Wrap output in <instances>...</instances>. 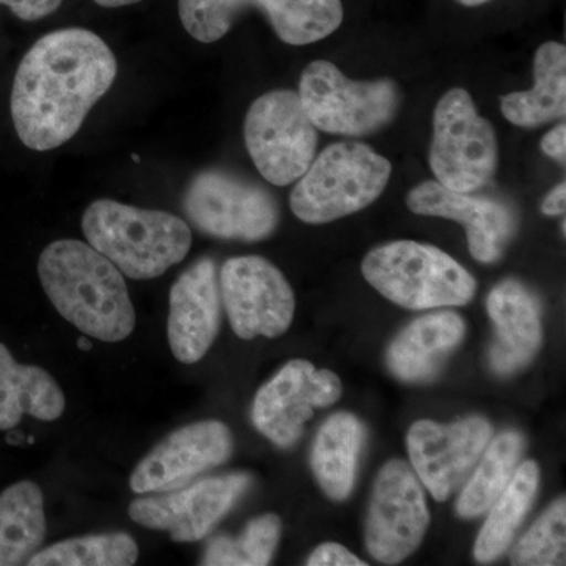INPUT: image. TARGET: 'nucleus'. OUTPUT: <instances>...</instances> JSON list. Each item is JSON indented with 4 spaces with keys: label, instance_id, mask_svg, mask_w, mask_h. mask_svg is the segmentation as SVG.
Returning a JSON list of instances; mask_svg holds the SVG:
<instances>
[{
    "label": "nucleus",
    "instance_id": "b1692460",
    "mask_svg": "<svg viewBox=\"0 0 566 566\" xmlns=\"http://www.w3.org/2000/svg\"><path fill=\"white\" fill-rule=\"evenodd\" d=\"M46 535L44 499L33 482H18L0 494V566L28 565Z\"/></svg>",
    "mask_w": 566,
    "mask_h": 566
},
{
    "label": "nucleus",
    "instance_id": "e433bc0d",
    "mask_svg": "<svg viewBox=\"0 0 566 566\" xmlns=\"http://www.w3.org/2000/svg\"><path fill=\"white\" fill-rule=\"evenodd\" d=\"M457 2L464 7H480L483 3L490 2V0H457Z\"/></svg>",
    "mask_w": 566,
    "mask_h": 566
},
{
    "label": "nucleus",
    "instance_id": "f257e3e1",
    "mask_svg": "<svg viewBox=\"0 0 566 566\" xmlns=\"http://www.w3.org/2000/svg\"><path fill=\"white\" fill-rule=\"evenodd\" d=\"M117 73L114 52L87 29L41 36L22 57L11 88V118L22 144L50 151L73 139Z\"/></svg>",
    "mask_w": 566,
    "mask_h": 566
},
{
    "label": "nucleus",
    "instance_id": "39448f33",
    "mask_svg": "<svg viewBox=\"0 0 566 566\" xmlns=\"http://www.w3.org/2000/svg\"><path fill=\"white\" fill-rule=\"evenodd\" d=\"M365 281L400 307H460L474 300V275L436 245L392 241L365 255Z\"/></svg>",
    "mask_w": 566,
    "mask_h": 566
},
{
    "label": "nucleus",
    "instance_id": "dca6fc26",
    "mask_svg": "<svg viewBox=\"0 0 566 566\" xmlns=\"http://www.w3.org/2000/svg\"><path fill=\"white\" fill-rule=\"evenodd\" d=\"M233 436L226 423L207 420L178 428L134 469L129 485L136 494L163 493L188 485L202 472L226 463Z\"/></svg>",
    "mask_w": 566,
    "mask_h": 566
},
{
    "label": "nucleus",
    "instance_id": "f3484780",
    "mask_svg": "<svg viewBox=\"0 0 566 566\" xmlns=\"http://www.w3.org/2000/svg\"><path fill=\"white\" fill-rule=\"evenodd\" d=\"M409 210L420 216L460 222L468 234L469 252L480 263H495L515 237L517 216L509 203L423 181L406 197Z\"/></svg>",
    "mask_w": 566,
    "mask_h": 566
},
{
    "label": "nucleus",
    "instance_id": "f8f14e48",
    "mask_svg": "<svg viewBox=\"0 0 566 566\" xmlns=\"http://www.w3.org/2000/svg\"><path fill=\"white\" fill-rule=\"evenodd\" d=\"M428 524L430 513L419 479L405 461H389L376 476L368 509V553L381 564H400L420 546Z\"/></svg>",
    "mask_w": 566,
    "mask_h": 566
},
{
    "label": "nucleus",
    "instance_id": "a878e982",
    "mask_svg": "<svg viewBox=\"0 0 566 566\" xmlns=\"http://www.w3.org/2000/svg\"><path fill=\"white\" fill-rule=\"evenodd\" d=\"M523 449L524 439L516 431H504L486 446L475 474L458 499V516L472 520L493 506L515 475Z\"/></svg>",
    "mask_w": 566,
    "mask_h": 566
},
{
    "label": "nucleus",
    "instance_id": "ddd939ff",
    "mask_svg": "<svg viewBox=\"0 0 566 566\" xmlns=\"http://www.w3.org/2000/svg\"><path fill=\"white\" fill-rule=\"evenodd\" d=\"M342 392L344 386L334 371L316 370L308 360H290L256 392L252 422L273 444L286 449L303 436L315 408L337 403Z\"/></svg>",
    "mask_w": 566,
    "mask_h": 566
},
{
    "label": "nucleus",
    "instance_id": "2eb2a0df",
    "mask_svg": "<svg viewBox=\"0 0 566 566\" xmlns=\"http://www.w3.org/2000/svg\"><path fill=\"white\" fill-rule=\"evenodd\" d=\"M493 428L483 417L471 416L452 424L419 420L409 430L412 468L436 501L442 502L464 482L490 444Z\"/></svg>",
    "mask_w": 566,
    "mask_h": 566
},
{
    "label": "nucleus",
    "instance_id": "a211bd4d",
    "mask_svg": "<svg viewBox=\"0 0 566 566\" xmlns=\"http://www.w3.org/2000/svg\"><path fill=\"white\" fill-rule=\"evenodd\" d=\"M221 301L218 270L208 256L197 260L175 281L167 318L175 359L196 364L210 352L221 327Z\"/></svg>",
    "mask_w": 566,
    "mask_h": 566
},
{
    "label": "nucleus",
    "instance_id": "6e6552de",
    "mask_svg": "<svg viewBox=\"0 0 566 566\" xmlns=\"http://www.w3.org/2000/svg\"><path fill=\"white\" fill-rule=\"evenodd\" d=\"M249 9H259L283 43L305 46L333 35L344 22L342 0H178L182 28L200 43H214Z\"/></svg>",
    "mask_w": 566,
    "mask_h": 566
},
{
    "label": "nucleus",
    "instance_id": "4be33fe9",
    "mask_svg": "<svg viewBox=\"0 0 566 566\" xmlns=\"http://www.w3.org/2000/svg\"><path fill=\"white\" fill-rule=\"evenodd\" d=\"M535 87L501 96L504 117L520 128H538L547 123L565 120L566 48L547 41L534 59Z\"/></svg>",
    "mask_w": 566,
    "mask_h": 566
},
{
    "label": "nucleus",
    "instance_id": "c756f323",
    "mask_svg": "<svg viewBox=\"0 0 566 566\" xmlns=\"http://www.w3.org/2000/svg\"><path fill=\"white\" fill-rule=\"evenodd\" d=\"M63 0H0L2 6L9 7L14 17L22 21H39L50 17L59 10Z\"/></svg>",
    "mask_w": 566,
    "mask_h": 566
},
{
    "label": "nucleus",
    "instance_id": "f03ea898",
    "mask_svg": "<svg viewBox=\"0 0 566 566\" xmlns=\"http://www.w3.org/2000/svg\"><path fill=\"white\" fill-rule=\"evenodd\" d=\"M41 286L59 314L87 337L117 344L133 334L136 312L123 274L91 244L51 243L39 259Z\"/></svg>",
    "mask_w": 566,
    "mask_h": 566
},
{
    "label": "nucleus",
    "instance_id": "393cba45",
    "mask_svg": "<svg viewBox=\"0 0 566 566\" xmlns=\"http://www.w3.org/2000/svg\"><path fill=\"white\" fill-rule=\"evenodd\" d=\"M539 483V469L535 461L517 465L504 493L491 506L485 526L475 542L474 556L480 564H490L509 549L517 527L534 504Z\"/></svg>",
    "mask_w": 566,
    "mask_h": 566
},
{
    "label": "nucleus",
    "instance_id": "9b49d317",
    "mask_svg": "<svg viewBox=\"0 0 566 566\" xmlns=\"http://www.w3.org/2000/svg\"><path fill=\"white\" fill-rule=\"evenodd\" d=\"M221 300L234 334L243 340L274 338L292 326L294 293L279 268L259 255L227 260L219 277Z\"/></svg>",
    "mask_w": 566,
    "mask_h": 566
},
{
    "label": "nucleus",
    "instance_id": "7ed1b4c3",
    "mask_svg": "<svg viewBox=\"0 0 566 566\" xmlns=\"http://www.w3.org/2000/svg\"><path fill=\"white\" fill-rule=\"evenodd\" d=\"M82 232L95 251L134 281H150L182 262L192 232L172 212L96 200L82 216Z\"/></svg>",
    "mask_w": 566,
    "mask_h": 566
},
{
    "label": "nucleus",
    "instance_id": "0eeeda50",
    "mask_svg": "<svg viewBox=\"0 0 566 566\" xmlns=\"http://www.w3.org/2000/svg\"><path fill=\"white\" fill-rule=\"evenodd\" d=\"M430 167L436 181L458 192H475L499 167L494 126L480 117L464 88L446 92L434 107Z\"/></svg>",
    "mask_w": 566,
    "mask_h": 566
},
{
    "label": "nucleus",
    "instance_id": "f704fd0d",
    "mask_svg": "<svg viewBox=\"0 0 566 566\" xmlns=\"http://www.w3.org/2000/svg\"><path fill=\"white\" fill-rule=\"evenodd\" d=\"M77 346H80V349H82V352H91V338H88L87 335H84V337H81L80 340H77Z\"/></svg>",
    "mask_w": 566,
    "mask_h": 566
},
{
    "label": "nucleus",
    "instance_id": "bb28decb",
    "mask_svg": "<svg viewBox=\"0 0 566 566\" xmlns=\"http://www.w3.org/2000/svg\"><path fill=\"white\" fill-rule=\"evenodd\" d=\"M139 558L133 536L115 534L70 538L39 551L29 566H132Z\"/></svg>",
    "mask_w": 566,
    "mask_h": 566
},
{
    "label": "nucleus",
    "instance_id": "412c9836",
    "mask_svg": "<svg viewBox=\"0 0 566 566\" xmlns=\"http://www.w3.org/2000/svg\"><path fill=\"white\" fill-rule=\"evenodd\" d=\"M61 386L43 368L14 360L0 344V431L13 430L22 416L52 422L65 411Z\"/></svg>",
    "mask_w": 566,
    "mask_h": 566
},
{
    "label": "nucleus",
    "instance_id": "7c9ffc66",
    "mask_svg": "<svg viewBox=\"0 0 566 566\" xmlns=\"http://www.w3.org/2000/svg\"><path fill=\"white\" fill-rule=\"evenodd\" d=\"M308 566H365V562L337 543H324L316 547L307 560Z\"/></svg>",
    "mask_w": 566,
    "mask_h": 566
},
{
    "label": "nucleus",
    "instance_id": "4c0bfd02",
    "mask_svg": "<svg viewBox=\"0 0 566 566\" xmlns=\"http://www.w3.org/2000/svg\"><path fill=\"white\" fill-rule=\"evenodd\" d=\"M133 159H134V161H136V163H139V161H140L139 156H136V155H134V156H133Z\"/></svg>",
    "mask_w": 566,
    "mask_h": 566
},
{
    "label": "nucleus",
    "instance_id": "aec40b11",
    "mask_svg": "<svg viewBox=\"0 0 566 566\" xmlns=\"http://www.w3.org/2000/svg\"><path fill=\"white\" fill-rule=\"evenodd\" d=\"M465 334L455 312L422 316L406 326L387 349V367L403 382H428L444 367Z\"/></svg>",
    "mask_w": 566,
    "mask_h": 566
},
{
    "label": "nucleus",
    "instance_id": "423d86ee",
    "mask_svg": "<svg viewBox=\"0 0 566 566\" xmlns=\"http://www.w3.org/2000/svg\"><path fill=\"white\" fill-rule=\"evenodd\" d=\"M301 103L318 132L364 137L386 128L401 104L398 85L389 77L353 81L334 63H308L301 74Z\"/></svg>",
    "mask_w": 566,
    "mask_h": 566
},
{
    "label": "nucleus",
    "instance_id": "1a4fd4ad",
    "mask_svg": "<svg viewBox=\"0 0 566 566\" xmlns=\"http://www.w3.org/2000/svg\"><path fill=\"white\" fill-rule=\"evenodd\" d=\"M182 208L196 229L221 240H268L281 221L273 193L222 169L197 174L186 188Z\"/></svg>",
    "mask_w": 566,
    "mask_h": 566
},
{
    "label": "nucleus",
    "instance_id": "20e7f679",
    "mask_svg": "<svg viewBox=\"0 0 566 566\" xmlns=\"http://www.w3.org/2000/svg\"><path fill=\"white\" fill-rule=\"evenodd\" d=\"M392 164L363 142H338L315 156L290 196L303 222L329 223L370 207L385 192Z\"/></svg>",
    "mask_w": 566,
    "mask_h": 566
},
{
    "label": "nucleus",
    "instance_id": "473e14b6",
    "mask_svg": "<svg viewBox=\"0 0 566 566\" xmlns=\"http://www.w3.org/2000/svg\"><path fill=\"white\" fill-rule=\"evenodd\" d=\"M566 210V182L562 181L553 189L542 203V212L545 216H564Z\"/></svg>",
    "mask_w": 566,
    "mask_h": 566
},
{
    "label": "nucleus",
    "instance_id": "5701e85b",
    "mask_svg": "<svg viewBox=\"0 0 566 566\" xmlns=\"http://www.w3.org/2000/svg\"><path fill=\"white\" fill-rule=\"evenodd\" d=\"M364 441V424L349 412L329 417L319 428L312 469L324 493L334 501H345L352 494Z\"/></svg>",
    "mask_w": 566,
    "mask_h": 566
},
{
    "label": "nucleus",
    "instance_id": "4468645a",
    "mask_svg": "<svg viewBox=\"0 0 566 566\" xmlns=\"http://www.w3.org/2000/svg\"><path fill=\"white\" fill-rule=\"evenodd\" d=\"M251 483L248 474L211 476L182 490L136 499L129 505V516L140 526L169 532L174 542H199L233 509Z\"/></svg>",
    "mask_w": 566,
    "mask_h": 566
},
{
    "label": "nucleus",
    "instance_id": "72a5a7b5",
    "mask_svg": "<svg viewBox=\"0 0 566 566\" xmlns=\"http://www.w3.org/2000/svg\"><path fill=\"white\" fill-rule=\"evenodd\" d=\"M96 6L104 7V9H120V7L134 6L142 0H93Z\"/></svg>",
    "mask_w": 566,
    "mask_h": 566
},
{
    "label": "nucleus",
    "instance_id": "9d476101",
    "mask_svg": "<svg viewBox=\"0 0 566 566\" xmlns=\"http://www.w3.org/2000/svg\"><path fill=\"white\" fill-rule=\"evenodd\" d=\"M244 142L256 170L274 186L300 180L314 163L318 129L293 91L264 93L249 107Z\"/></svg>",
    "mask_w": 566,
    "mask_h": 566
},
{
    "label": "nucleus",
    "instance_id": "2f4dec72",
    "mask_svg": "<svg viewBox=\"0 0 566 566\" xmlns=\"http://www.w3.org/2000/svg\"><path fill=\"white\" fill-rule=\"evenodd\" d=\"M542 150L549 158L556 159L562 166L566 161V126L564 120L556 128L546 133L542 139Z\"/></svg>",
    "mask_w": 566,
    "mask_h": 566
},
{
    "label": "nucleus",
    "instance_id": "cd10ccee",
    "mask_svg": "<svg viewBox=\"0 0 566 566\" xmlns=\"http://www.w3.org/2000/svg\"><path fill=\"white\" fill-rule=\"evenodd\" d=\"M282 521L277 515L255 517L240 538L212 539L202 558L207 566H264L273 560L281 542Z\"/></svg>",
    "mask_w": 566,
    "mask_h": 566
},
{
    "label": "nucleus",
    "instance_id": "c85d7f7f",
    "mask_svg": "<svg viewBox=\"0 0 566 566\" xmlns=\"http://www.w3.org/2000/svg\"><path fill=\"white\" fill-rule=\"evenodd\" d=\"M566 502L557 499L539 516L512 553L516 566L565 565Z\"/></svg>",
    "mask_w": 566,
    "mask_h": 566
},
{
    "label": "nucleus",
    "instance_id": "c9c22d12",
    "mask_svg": "<svg viewBox=\"0 0 566 566\" xmlns=\"http://www.w3.org/2000/svg\"><path fill=\"white\" fill-rule=\"evenodd\" d=\"M22 441H24V434L22 433H11L7 436V442H9V444H21Z\"/></svg>",
    "mask_w": 566,
    "mask_h": 566
},
{
    "label": "nucleus",
    "instance_id": "6ab92c4d",
    "mask_svg": "<svg viewBox=\"0 0 566 566\" xmlns=\"http://www.w3.org/2000/svg\"><path fill=\"white\" fill-rule=\"evenodd\" d=\"M495 337L490 364L495 374L509 376L532 363L543 340L542 307L531 290L515 279L495 285L486 300Z\"/></svg>",
    "mask_w": 566,
    "mask_h": 566
}]
</instances>
